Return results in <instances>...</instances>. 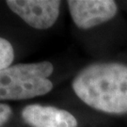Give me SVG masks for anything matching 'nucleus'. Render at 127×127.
<instances>
[{"label":"nucleus","mask_w":127,"mask_h":127,"mask_svg":"<svg viewBox=\"0 0 127 127\" xmlns=\"http://www.w3.org/2000/svg\"><path fill=\"white\" fill-rule=\"evenodd\" d=\"M48 61L17 64L0 71V100H22L43 95L53 89Z\"/></svg>","instance_id":"f03ea898"},{"label":"nucleus","mask_w":127,"mask_h":127,"mask_svg":"<svg viewBox=\"0 0 127 127\" xmlns=\"http://www.w3.org/2000/svg\"><path fill=\"white\" fill-rule=\"evenodd\" d=\"M13 48L9 41L0 38V71L9 67L13 60Z\"/></svg>","instance_id":"423d86ee"},{"label":"nucleus","mask_w":127,"mask_h":127,"mask_svg":"<svg viewBox=\"0 0 127 127\" xmlns=\"http://www.w3.org/2000/svg\"><path fill=\"white\" fill-rule=\"evenodd\" d=\"M7 5L30 27L46 29L52 27L59 17L60 1L9 0Z\"/></svg>","instance_id":"7ed1b4c3"},{"label":"nucleus","mask_w":127,"mask_h":127,"mask_svg":"<svg viewBox=\"0 0 127 127\" xmlns=\"http://www.w3.org/2000/svg\"><path fill=\"white\" fill-rule=\"evenodd\" d=\"M11 115V109L9 105L5 104H0V127L9 119Z\"/></svg>","instance_id":"0eeeda50"},{"label":"nucleus","mask_w":127,"mask_h":127,"mask_svg":"<svg viewBox=\"0 0 127 127\" xmlns=\"http://www.w3.org/2000/svg\"><path fill=\"white\" fill-rule=\"evenodd\" d=\"M24 120L33 127H76L77 121L72 114L53 106L30 104L22 112Z\"/></svg>","instance_id":"39448f33"},{"label":"nucleus","mask_w":127,"mask_h":127,"mask_svg":"<svg viewBox=\"0 0 127 127\" xmlns=\"http://www.w3.org/2000/svg\"><path fill=\"white\" fill-rule=\"evenodd\" d=\"M67 3L73 22L84 29L105 23L117 13V5L112 0H70Z\"/></svg>","instance_id":"20e7f679"},{"label":"nucleus","mask_w":127,"mask_h":127,"mask_svg":"<svg viewBox=\"0 0 127 127\" xmlns=\"http://www.w3.org/2000/svg\"><path fill=\"white\" fill-rule=\"evenodd\" d=\"M73 89L92 108L106 113H127V65L116 62L89 65L73 79Z\"/></svg>","instance_id":"f257e3e1"}]
</instances>
